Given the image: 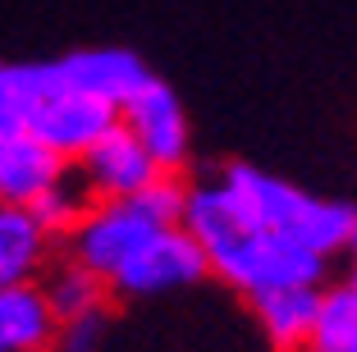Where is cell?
<instances>
[{"label":"cell","mask_w":357,"mask_h":352,"mask_svg":"<svg viewBox=\"0 0 357 352\" xmlns=\"http://www.w3.org/2000/svg\"><path fill=\"white\" fill-rule=\"evenodd\" d=\"M151 234H156V224H151L133 201H92L87 215L74 224V234L64 243H69V257L83 261L87 270H96V275L110 284V275H115Z\"/></svg>","instance_id":"cell-4"},{"label":"cell","mask_w":357,"mask_h":352,"mask_svg":"<svg viewBox=\"0 0 357 352\" xmlns=\"http://www.w3.org/2000/svg\"><path fill=\"white\" fill-rule=\"evenodd\" d=\"M220 183L234 192V201L243 206V215L252 224L271 229L280 238L298 243V247L316 252V257H335V252H348V238H353L357 211L348 201H330V197H312L303 188L284 183V178L266 174L257 165H229L220 174Z\"/></svg>","instance_id":"cell-2"},{"label":"cell","mask_w":357,"mask_h":352,"mask_svg":"<svg viewBox=\"0 0 357 352\" xmlns=\"http://www.w3.org/2000/svg\"><path fill=\"white\" fill-rule=\"evenodd\" d=\"M307 352H357V302L344 284L321 289V307H316Z\"/></svg>","instance_id":"cell-15"},{"label":"cell","mask_w":357,"mask_h":352,"mask_svg":"<svg viewBox=\"0 0 357 352\" xmlns=\"http://www.w3.org/2000/svg\"><path fill=\"white\" fill-rule=\"evenodd\" d=\"M206 275L211 266H206V252L197 247V238L183 224H169V229H156L110 275V293H119V298H160V293H174V289H192Z\"/></svg>","instance_id":"cell-3"},{"label":"cell","mask_w":357,"mask_h":352,"mask_svg":"<svg viewBox=\"0 0 357 352\" xmlns=\"http://www.w3.org/2000/svg\"><path fill=\"white\" fill-rule=\"evenodd\" d=\"M348 252H353V261H357V224H353V238H348Z\"/></svg>","instance_id":"cell-20"},{"label":"cell","mask_w":357,"mask_h":352,"mask_svg":"<svg viewBox=\"0 0 357 352\" xmlns=\"http://www.w3.org/2000/svg\"><path fill=\"white\" fill-rule=\"evenodd\" d=\"M101 343H105V311H87V316L55 325L51 352H101Z\"/></svg>","instance_id":"cell-18"},{"label":"cell","mask_w":357,"mask_h":352,"mask_svg":"<svg viewBox=\"0 0 357 352\" xmlns=\"http://www.w3.org/2000/svg\"><path fill=\"white\" fill-rule=\"evenodd\" d=\"M74 165H78V183H83V192L92 201H133L156 174H165L124 124H115L105 137H96Z\"/></svg>","instance_id":"cell-6"},{"label":"cell","mask_w":357,"mask_h":352,"mask_svg":"<svg viewBox=\"0 0 357 352\" xmlns=\"http://www.w3.org/2000/svg\"><path fill=\"white\" fill-rule=\"evenodd\" d=\"M51 69L60 87L83 92L101 105H115V110H124L151 83V69L142 64V55L124 51V46H83V51H69L60 60H51Z\"/></svg>","instance_id":"cell-7"},{"label":"cell","mask_w":357,"mask_h":352,"mask_svg":"<svg viewBox=\"0 0 357 352\" xmlns=\"http://www.w3.org/2000/svg\"><path fill=\"white\" fill-rule=\"evenodd\" d=\"M37 284H42L46 302H51L55 321H74V316H87V311H105V302H110V284L96 270H87L83 261H74L69 252L60 261H46Z\"/></svg>","instance_id":"cell-13"},{"label":"cell","mask_w":357,"mask_h":352,"mask_svg":"<svg viewBox=\"0 0 357 352\" xmlns=\"http://www.w3.org/2000/svg\"><path fill=\"white\" fill-rule=\"evenodd\" d=\"M344 289L353 293V302H357V261H353V270H348V280H344Z\"/></svg>","instance_id":"cell-19"},{"label":"cell","mask_w":357,"mask_h":352,"mask_svg":"<svg viewBox=\"0 0 357 352\" xmlns=\"http://www.w3.org/2000/svg\"><path fill=\"white\" fill-rule=\"evenodd\" d=\"M51 83V64H0V137L28 133V119Z\"/></svg>","instance_id":"cell-14"},{"label":"cell","mask_w":357,"mask_h":352,"mask_svg":"<svg viewBox=\"0 0 357 352\" xmlns=\"http://www.w3.org/2000/svg\"><path fill=\"white\" fill-rule=\"evenodd\" d=\"M55 325L60 321L37 280L0 289V352H51Z\"/></svg>","instance_id":"cell-10"},{"label":"cell","mask_w":357,"mask_h":352,"mask_svg":"<svg viewBox=\"0 0 357 352\" xmlns=\"http://www.w3.org/2000/svg\"><path fill=\"white\" fill-rule=\"evenodd\" d=\"M64 169L69 165H64L46 142H37L32 133L0 137V201H5V206L28 211L42 192H51V188L60 183Z\"/></svg>","instance_id":"cell-9"},{"label":"cell","mask_w":357,"mask_h":352,"mask_svg":"<svg viewBox=\"0 0 357 352\" xmlns=\"http://www.w3.org/2000/svg\"><path fill=\"white\" fill-rule=\"evenodd\" d=\"M316 307H321V289H275L252 298V316L261 334L280 352H303L316 325Z\"/></svg>","instance_id":"cell-12"},{"label":"cell","mask_w":357,"mask_h":352,"mask_svg":"<svg viewBox=\"0 0 357 352\" xmlns=\"http://www.w3.org/2000/svg\"><path fill=\"white\" fill-rule=\"evenodd\" d=\"M46 261H51V238L32 220V211L0 201V289L42 280Z\"/></svg>","instance_id":"cell-11"},{"label":"cell","mask_w":357,"mask_h":352,"mask_svg":"<svg viewBox=\"0 0 357 352\" xmlns=\"http://www.w3.org/2000/svg\"><path fill=\"white\" fill-rule=\"evenodd\" d=\"M183 229L206 252L211 275H220L248 302L275 289H321V280H326V257L252 224L220 178L188 188Z\"/></svg>","instance_id":"cell-1"},{"label":"cell","mask_w":357,"mask_h":352,"mask_svg":"<svg viewBox=\"0 0 357 352\" xmlns=\"http://www.w3.org/2000/svg\"><path fill=\"white\" fill-rule=\"evenodd\" d=\"M119 124L142 142V151L156 160L165 174H178V169L188 165L192 155V128H188V114L178 105V96L169 92L165 83L151 78L133 101L119 110Z\"/></svg>","instance_id":"cell-8"},{"label":"cell","mask_w":357,"mask_h":352,"mask_svg":"<svg viewBox=\"0 0 357 352\" xmlns=\"http://www.w3.org/2000/svg\"><path fill=\"white\" fill-rule=\"evenodd\" d=\"M87 206H92V197L83 192V183H74V178H60V183L51 188V192H42V197L32 201V220L42 224L46 238H69L74 234V224L87 215Z\"/></svg>","instance_id":"cell-16"},{"label":"cell","mask_w":357,"mask_h":352,"mask_svg":"<svg viewBox=\"0 0 357 352\" xmlns=\"http://www.w3.org/2000/svg\"><path fill=\"white\" fill-rule=\"evenodd\" d=\"M115 124H119L115 105H101L83 92H69V87L51 83V92L37 101V110H32V119H28V133L37 137V142H46L64 165H69V160H78L96 137H105Z\"/></svg>","instance_id":"cell-5"},{"label":"cell","mask_w":357,"mask_h":352,"mask_svg":"<svg viewBox=\"0 0 357 352\" xmlns=\"http://www.w3.org/2000/svg\"><path fill=\"white\" fill-rule=\"evenodd\" d=\"M303 352H307V348H303Z\"/></svg>","instance_id":"cell-21"},{"label":"cell","mask_w":357,"mask_h":352,"mask_svg":"<svg viewBox=\"0 0 357 352\" xmlns=\"http://www.w3.org/2000/svg\"><path fill=\"white\" fill-rule=\"evenodd\" d=\"M133 206L151 220L156 229H169V224H183V206H188V183L178 174H156L142 192L133 197Z\"/></svg>","instance_id":"cell-17"}]
</instances>
